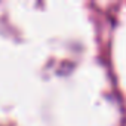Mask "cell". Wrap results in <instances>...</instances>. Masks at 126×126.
<instances>
[]
</instances>
